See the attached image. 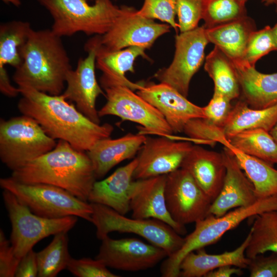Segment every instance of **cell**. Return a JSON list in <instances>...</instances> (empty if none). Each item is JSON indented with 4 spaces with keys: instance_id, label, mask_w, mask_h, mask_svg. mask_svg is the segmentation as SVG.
Returning a JSON list of instances; mask_svg holds the SVG:
<instances>
[{
    "instance_id": "obj_36",
    "label": "cell",
    "mask_w": 277,
    "mask_h": 277,
    "mask_svg": "<svg viewBox=\"0 0 277 277\" xmlns=\"http://www.w3.org/2000/svg\"><path fill=\"white\" fill-rule=\"evenodd\" d=\"M176 3V0H145L141 9L136 12L143 17L166 23L177 31Z\"/></svg>"
},
{
    "instance_id": "obj_12",
    "label": "cell",
    "mask_w": 277,
    "mask_h": 277,
    "mask_svg": "<svg viewBox=\"0 0 277 277\" xmlns=\"http://www.w3.org/2000/svg\"><path fill=\"white\" fill-rule=\"evenodd\" d=\"M122 13L104 34L91 39L98 46L110 51L131 46L150 48L156 39L170 31V26L157 23L154 19L138 15L133 8L122 6Z\"/></svg>"
},
{
    "instance_id": "obj_28",
    "label": "cell",
    "mask_w": 277,
    "mask_h": 277,
    "mask_svg": "<svg viewBox=\"0 0 277 277\" xmlns=\"http://www.w3.org/2000/svg\"><path fill=\"white\" fill-rule=\"evenodd\" d=\"M224 147L234 155L252 183L258 199L277 194V169L271 164L238 150L229 142Z\"/></svg>"
},
{
    "instance_id": "obj_11",
    "label": "cell",
    "mask_w": 277,
    "mask_h": 277,
    "mask_svg": "<svg viewBox=\"0 0 277 277\" xmlns=\"http://www.w3.org/2000/svg\"><path fill=\"white\" fill-rule=\"evenodd\" d=\"M209 43L203 26L180 32L175 36L172 63L156 72L155 78L187 97L190 81L204 61L205 49Z\"/></svg>"
},
{
    "instance_id": "obj_29",
    "label": "cell",
    "mask_w": 277,
    "mask_h": 277,
    "mask_svg": "<svg viewBox=\"0 0 277 277\" xmlns=\"http://www.w3.org/2000/svg\"><path fill=\"white\" fill-rule=\"evenodd\" d=\"M204 69L213 81L214 91L231 101L240 96V85L234 64L217 47L214 46L206 57Z\"/></svg>"
},
{
    "instance_id": "obj_41",
    "label": "cell",
    "mask_w": 277,
    "mask_h": 277,
    "mask_svg": "<svg viewBox=\"0 0 277 277\" xmlns=\"http://www.w3.org/2000/svg\"><path fill=\"white\" fill-rule=\"evenodd\" d=\"M21 259L14 254L10 241L0 230V276L13 277Z\"/></svg>"
},
{
    "instance_id": "obj_49",
    "label": "cell",
    "mask_w": 277,
    "mask_h": 277,
    "mask_svg": "<svg viewBox=\"0 0 277 277\" xmlns=\"http://www.w3.org/2000/svg\"><path fill=\"white\" fill-rule=\"evenodd\" d=\"M239 1H240V2L243 3V4H246V2L248 1V0H238Z\"/></svg>"
},
{
    "instance_id": "obj_30",
    "label": "cell",
    "mask_w": 277,
    "mask_h": 277,
    "mask_svg": "<svg viewBox=\"0 0 277 277\" xmlns=\"http://www.w3.org/2000/svg\"><path fill=\"white\" fill-rule=\"evenodd\" d=\"M32 30L29 22L13 21L0 25V67L15 69L22 63V52Z\"/></svg>"
},
{
    "instance_id": "obj_38",
    "label": "cell",
    "mask_w": 277,
    "mask_h": 277,
    "mask_svg": "<svg viewBox=\"0 0 277 277\" xmlns=\"http://www.w3.org/2000/svg\"><path fill=\"white\" fill-rule=\"evenodd\" d=\"M101 261L84 258L76 259L71 258L67 269L77 277H118L111 272Z\"/></svg>"
},
{
    "instance_id": "obj_31",
    "label": "cell",
    "mask_w": 277,
    "mask_h": 277,
    "mask_svg": "<svg viewBox=\"0 0 277 277\" xmlns=\"http://www.w3.org/2000/svg\"><path fill=\"white\" fill-rule=\"evenodd\" d=\"M252 217L246 257L252 259L268 251L277 253V211L264 212Z\"/></svg>"
},
{
    "instance_id": "obj_48",
    "label": "cell",
    "mask_w": 277,
    "mask_h": 277,
    "mask_svg": "<svg viewBox=\"0 0 277 277\" xmlns=\"http://www.w3.org/2000/svg\"><path fill=\"white\" fill-rule=\"evenodd\" d=\"M275 1V0H262V2L264 5L268 6L273 4Z\"/></svg>"
},
{
    "instance_id": "obj_14",
    "label": "cell",
    "mask_w": 277,
    "mask_h": 277,
    "mask_svg": "<svg viewBox=\"0 0 277 277\" xmlns=\"http://www.w3.org/2000/svg\"><path fill=\"white\" fill-rule=\"evenodd\" d=\"M101 241L95 259L113 269L130 272L145 270L168 256L163 249L137 239L115 240L107 235Z\"/></svg>"
},
{
    "instance_id": "obj_39",
    "label": "cell",
    "mask_w": 277,
    "mask_h": 277,
    "mask_svg": "<svg viewBox=\"0 0 277 277\" xmlns=\"http://www.w3.org/2000/svg\"><path fill=\"white\" fill-rule=\"evenodd\" d=\"M231 101L224 95L214 91L208 104L203 107L204 118L212 125L222 128L231 112L233 106Z\"/></svg>"
},
{
    "instance_id": "obj_24",
    "label": "cell",
    "mask_w": 277,
    "mask_h": 277,
    "mask_svg": "<svg viewBox=\"0 0 277 277\" xmlns=\"http://www.w3.org/2000/svg\"><path fill=\"white\" fill-rule=\"evenodd\" d=\"M242 100L250 107L264 109L277 104V72L265 74L255 67L234 64Z\"/></svg>"
},
{
    "instance_id": "obj_50",
    "label": "cell",
    "mask_w": 277,
    "mask_h": 277,
    "mask_svg": "<svg viewBox=\"0 0 277 277\" xmlns=\"http://www.w3.org/2000/svg\"><path fill=\"white\" fill-rule=\"evenodd\" d=\"M274 4L275 5V11L277 12V0H275Z\"/></svg>"
},
{
    "instance_id": "obj_35",
    "label": "cell",
    "mask_w": 277,
    "mask_h": 277,
    "mask_svg": "<svg viewBox=\"0 0 277 277\" xmlns=\"http://www.w3.org/2000/svg\"><path fill=\"white\" fill-rule=\"evenodd\" d=\"M274 50L276 51V48L271 27L266 26L252 33L248 41L243 61L241 63L237 64L255 67L258 60Z\"/></svg>"
},
{
    "instance_id": "obj_45",
    "label": "cell",
    "mask_w": 277,
    "mask_h": 277,
    "mask_svg": "<svg viewBox=\"0 0 277 277\" xmlns=\"http://www.w3.org/2000/svg\"><path fill=\"white\" fill-rule=\"evenodd\" d=\"M269 132L275 143L277 144V121Z\"/></svg>"
},
{
    "instance_id": "obj_46",
    "label": "cell",
    "mask_w": 277,
    "mask_h": 277,
    "mask_svg": "<svg viewBox=\"0 0 277 277\" xmlns=\"http://www.w3.org/2000/svg\"><path fill=\"white\" fill-rule=\"evenodd\" d=\"M271 31L275 45L276 51H277V23L271 28Z\"/></svg>"
},
{
    "instance_id": "obj_15",
    "label": "cell",
    "mask_w": 277,
    "mask_h": 277,
    "mask_svg": "<svg viewBox=\"0 0 277 277\" xmlns=\"http://www.w3.org/2000/svg\"><path fill=\"white\" fill-rule=\"evenodd\" d=\"M192 146L189 142L175 141L167 136L147 137L136 157L133 179L167 175L180 168Z\"/></svg>"
},
{
    "instance_id": "obj_33",
    "label": "cell",
    "mask_w": 277,
    "mask_h": 277,
    "mask_svg": "<svg viewBox=\"0 0 277 277\" xmlns=\"http://www.w3.org/2000/svg\"><path fill=\"white\" fill-rule=\"evenodd\" d=\"M67 233L63 231L54 235L51 243L36 253L38 276L55 277L67 268L71 258L69 253Z\"/></svg>"
},
{
    "instance_id": "obj_47",
    "label": "cell",
    "mask_w": 277,
    "mask_h": 277,
    "mask_svg": "<svg viewBox=\"0 0 277 277\" xmlns=\"http://www.w3.org/2000/svg\"><path fill=\"white\" fill-rule=\"evenodd\" d=\"M5 3H11L16 6H19L21 2L19 0H2Z\"/></svg>"
},
{
    "instance_id": "obj_1",
    "label": "cell",
    "mask_w": 277,
    "mask_h": 277,
    "mask_svg": "<svg viewBox=\"0 0 277 277\" xmlns=\"http://www.w3.org/2000/svg\"><path fill=\"white\" fill-rule=\"evenodd\" d=\"M18 87L22 95L17 104L19 112L34 119L54 140L65 141L76 149L88 151L113 131L110 124L101 125L89 120L62 94L53 95L30 87Z\"/></svg>"
},
{
    "instance_id": "obj_18",
    "label": "cell",
    "mask_w": 277,
    "mask_h": 277,
    "mask_svg": "<svg viewBox=\"0 0 277 277\" xmlns=\"http://www.w3.org/2000/svg\"><path fill=\"white\" fill-rule=\"evenodd\" d=\"M166 175L133 181L129 191L130 211L132 217L160 220L169 225L179 234L183 235L187 232L185 226L173 220L166 206Z\"/></svg>"
},
{
    "instance_id": "obj_6",
    "label": "cell",
    "mask_w": 277,
    "mask_h": 277,
    "mask_svg": "<svg viewBox=\"0 0 277 277\" xmlns=\"http://www.w3.org/2000/svg\"><path fill=\"white\" fill-rule=\"evenodd\" d=\"M0 186L38 216L48 219L76 216L91 221V204L61 188L43 183H23L11 176L1 178Z\"/></svg>"
},
{
    "instance_id": "obj_3",
    "label": "cell",
    "mask_w": 277,
    "mask_h": 277,
    "mask_svg": "<svg viewBox=\"0 0 277 277\" xmlns=\"http://www.w3.org/2000/svg\"><path fill=\"white\" fill-rule=\"evenodd\" d=\"M22 56V63L13 75L18 87H30L53 95L63 92L72 68L61 37L51 29H32Z\"/></svg>"
},
{
    "instance_id": "obj_37",
    "label": "cell",
    "mask_w": 277,
    "mask_h": 277,
    "mask_svg": "<svg viewBox=\"0 0 277 277\" xmlns=\"http://www.w3.org/2000/svg\"><path fill=\"white\" fill-rule=\"evenodd\" d=\"M203 0H176V14L180 32L188 31L198 26L202 18Z\"/></svg>"
},
{
    "instance_id": "obj_42",
    "label": "cell",
    "mask_w": 277,
    "mask_h": 277,
    "mask_svg": "<svg viewBox=\"0 0 277 277\" xmlns=\"http://www.w3.org/2000/svg\"><path fill=\"white\" fill-rule=\"evenodd\" d=\"M38 271L36 253L32 249L21 259L15 276L36 277L38 276Z\"/></svg>"
},
{
    "instance_id": "obj_22",
    "label": "cell",
    "mask_w": 277,
    "mask_h": 277,
    "mask_svg": "<svg viewBox=\"0 0 277 277\" xmlns=\"http://www.w3.org/2000/svg\"><path fill=\"white\" fill-rule=\"evenodd\" d=\"M147 137L129 133L118 138L98 141L87 153L92 162L96 180L103 178L121 162L131 159L138 153Z\"/></svg>"
},
{
    "instance_id": "obj_9",
    "label": "cell",
    "mask_w": 277,
    "mask_h": 277,
    "mask_svg": "<svg viewBox=\"0 0 277 277\" xmlns=\"http://www.w3.org/2000/svg\"><path fill=\"white\" fill-rule=\"evenodd\" d=\"M2 195L12 227L10 242L19 259L42 239L61 232H68L77 221L76 216L58 219L38 216L9 191L3 190Z\"/></svg>"
},
{
    "instance_id": "obj_20",
    "label": "cell",
    "mask_w": 277,
    "mask_h": 277,
    "mask_svg": "<svg viewBox=\"0 0 277 277\" xmlns=\"http://www.w3.org/2000/svg\"><path fill=\"white\" fill-rule=\"evenodd\" d=\"M186 170L211 199L217 197L223 186L226 167L222 152L193 146L181 167Z\"/></svg>"
},
{
    "instance_id": "obj_17",
    "label": "cell",
    "mask_w": 277,
    "mask_h": 277,
    "mask_svg": "<svg viewBox=\"0 0 277 277\" xmlns=\"http://www.w3.org/2000/svg\"><path fill=\"white\" fill-rule=\"evenodd\" d=\"M136 93L163 115L173 133L183 132L192 119L205 118L203 107L167 84H144Z\"/></svg>"
},
{
    "instance_id": "obj_40",
    "label": "cell",
    "mask_w": 277,
    "mask_h": 277,
    "mask_svg": "<svg viewBox=\"0 0 277 277\" xmlns=\"http://www.w3.org/2000/svg\"><path fill=\"white\" fill-rule=\"evenodd\" d=\"M250 277H277V253L259 254L250 259L247 267Z\"/></svg>"
},
{
    "instance_id": "obj_8",
    "label": "cell",
    "mask_w": 277,
    "mask_h": 277,
    "mask_svg": "<svg viewBox=\"0 0 277 277\" xmlns=\"http://www.w3.org/2000/svg\"><path fill=\"white\" fill-rule=\"evenodd\" d=\"M90 204L93 210L91 222L96 228V235L99 240L112 232L133 233L163 249L168 256L178 251L184 243L185 238L162 221L154 219L129 218L107 206Z\"/></svg>"
},
{
    "instance_id": "obj_43",
    "label": "cell",
    "mask_w": 277,
    "mask_h": 277,
    "mask_svg": "<svg viewBox=\"0 0 277 277\" xmlns=\"http://www.w3.org/2000/svg\"><path fill=\"white\" fill-rule=\"evenodd\" d=\"M0 91L9 97H15L20 94L18 87L12 86L5 67H0Z\"/></svg>"
},
{
    "instance_id": "obj_44",
    "label": "cell",
    "mask_w": 277,
    "mask_h": 277,
    "mask_svg": "<svg viewBox=\"0 0 277 277\" xmlns=\"http://www.w3.org/2000/svg\"><path fill=\"white\" fill-rule=\"evenodd\" d=\"M242 274V268L225 265L211 271L205 277H230L233 275H241Z\"/></svg>"
},
{
    "instance_id": "obj_32",
    "label": "cell",
    "mask_w": 277,
    "mask_h": 277,
    "mask_svg": "<svg viewBox=\"0 0 277 277\" xmlns=\"http://www.w3.org/2000/svg\"><path fill=\"white\" fill-rule=\"evenodd\" d=\"M238 150L271 165L277 164V144L269 132L262 129L247 130L227 138Z\"/></svg>"
},
{
    "instance_id": "obj_13",
    "label": "cell",
    "mask_w": 277,
    "mask_h": 277,
    "mask_svg": "<svg viewBox=\"0 0 277 277\" xmlns=\"http://www.w3.org/2000/svg\"><path fill=\"white\" fill-rule=\"evenodd\" d=\"M165 197L171 216L182 225L195 223L209 215L212 201L182 168L167 174Z\"/></svg>"
},
{
    "instance_id": "obj_25",
    "label": "cell",
    "mask_w": 277,
    "mask_h": 277,
    "mask_svg": "<svg viewBox=\"0 0 277 277\" xmlns=\"http://www.w3.org/2000/svg\"><path fill=\"white\" fill-rule=\"evenodd\" d=\"M250 237L248 234L242 243L235 249L220 254H208L204 248L192 251L187 254L180 266V276L202 277L211 271L225 265L240 268H247L250 259L246 257L245 250Z\"/></svg>"
},
{
    "instance_id": "obj_34",
    "label": "cell",
    "mask_w": 277,
    "mask_h": 277,
    "mask_svg": "<svg viewBox=\"0 0 277 277\" xmlns=\"http://www.w3.org/2000/svg\"><path fill=\"white\" fill-rule=\"evenodd\" d=\"M247 15L245 4L238 0H203V26L210 28Z\"/></svg>"
},
{
    "instance_id": "obj_7",
    "label": "cell",
    "mask_w": 277,
    "mask_h": 277,
    "mask_svg": "<svg viewBox=\"0 0 277 277\" xmlns=\"http://www.w3.org/2000/svg\"><path fill=\"white\" fill-rule=\"evenodd\" d=\"M56 143L31 117L1 119L0 159L12 171L52 150Z\"/></svg>"
},
{
    "instance_id": "obj_2",
    "label": "cell",
    "mask_w": 277,
    "mask_h": 277,
    "mask_svg": "<svg viewBox=\"0 0 277 277\" xmlns=\"http://www.w3.org/2000/svg\"><path fill=\"white\" fill-rule=\"evenodd\" d=\"M11 177L23 183L57 186L85 202L96 181L87 153L62 140L52 150L12 171Z\"/></svg>"
},
{
    "instance_id": "obj_19",
    "label": "cell",
    "mask_w": 277,
    "mask_h": 277,
    "mask_svg": "<svg viewBox=\"0 0 277 277\" xmlns=\"http://www.w3.org/2000/svg\"><path fill=\"white\" fill-rule=\"evenodd\" d=\"M223 155L226 173L222 189L212 202L209 214L221 216L229 210L254 204L256 198L254 187L240 168L234 155L225 147Z\"/></svg>"
},
{
    "instance_id": "obj_10",
    "label": "cell",
    "mask_w": 277,
    "mask_h": 277,
    "mask_svg": "<svg viewBox=\"0 0 277 277\" xmlns=\"http://www.w3.org/2000/svg\"><path fill=\"white\" fill-rule=\"evenodd\" d=\"M101 86L105 91L107 102L98 110L100 117L116 116L139 124L143 130L140 133L171 137L173 132L163 115L133 90L118 84Z\"/></svg>"
},
{
    "instance_id": "obj_21",
    "label": "cell",
    "mask_w": 277,
    "mask_h": 277,
    "mask_svg": "<svg viewBox=\"0 0 277 277\" xmlns=\"http://www.w3.org/2000/svg\"><path fill=\"white\" fill-rule=\"evenodd\" d=\"M85 47H92L96 53V67L103 74L100 84H118L128 87L133 90L140 89L143 83H134L125 76L127 72L134 73V63L138 56L147 58L145 48L140 46H131L125 49L110 51L96 44L91 39Z\"/></svg>"
},
{
    "instance_id": "obj_26",
    "label": "cell",
    "mask_w": 277,
    "mask_h": 277,
    "mask_svg": "<svg viewBox=\"0 0 277 277\" xmlns=\"http://www.w3.org/2000/svg\"><path fill=\"white\" fill-rule=\"evenodd\" d=\"M255 30L254 20L247 15L205 28L209 42L222 50L235 64L242 63L249 38Z\"/></svg>"
},
{
    "instance_id": "obj_4",
    "label": "cell",
    "mask_w": 277,
    "mask_h": 277,
    "mask_svg": "<svg viewBox=\"0 0 277 277\" xmlns=\"http://www.w3.org/2000/svg\"><path fill=\"white\" fill-rule=\"evenodd\" d=\"M271 211H277V194L258 199L251 205L235 208L222 216L209 214L196 222L194 230L185 238L181 248L163 261L161 268L162 275L180 276V264L189 253L216 243L226 232L245 220Z\"/></svg>"
},
{
    "instance_id": "obj_23",
    "label": "cell",
    "mask_w": 277,
    "mask_h": 277,
    "mask_svg": "<svg viewBox=\"0 0 277 277\" xmlns=\"http://www.w3.org/2000/svg\"><path fill=\"white\" fill-rule=\"evenodd\" d=\"M137 164L135 157L106 179L96 181L88 202L107 206L126 215L130 211L129 191Z\"/></svg>"
},
{
    "instance_id": "obj_27",
    "label": "cell",
    "mask_w": 277,
    "mask_h": 277,
    "mask_svg": "<svg viewBox=\"0 0 277 277\" xmlns=\"http://www.w3.org/2000/svg\"><path fill=\"white\" fill-rule=\"evenodd\" d=\"M276 121L277 104L264 109H254L241 100L233 106L222 130L227 139L247 130L262 129L269 132Z\"/></svg>"
},
{
    "instance_id": "obj_16",
    "label": "cell",
    "mask_w": 277,
    "mask_h": 277,
    "mask_svg": "<svg viewBox=\"0 0 277 277\" xmlns=\"http://www.w3.org/2000/svg\"><path fill=\"white\" fill-rule=\"evenodd\" d=\"M84 47L88 55L85 58H80L76 69L68 72L66 78V86L62 94L67 100L74 102L76 108L89 120L100 124L96 101L98 96L104 95V93L95 77V49Z\"/></svg>"
},
{
    "instance_id": "obj_5",
    "label": "cell",
    "mask_w": 277,
    "mask_h": 277,
    "mask_svg": "<svg viewBox=\"0 0 277 277\" xmlns=\"http://www.w3.org/2000/svg\"><path fill=\"white\" fill-rule=\"evenodd\" d=\"M51 15L52 31L57 35L70 36L82 32L87 35H102L111 28L123 7L111 0H37Z\"/></svg>"
}]
</instances>
